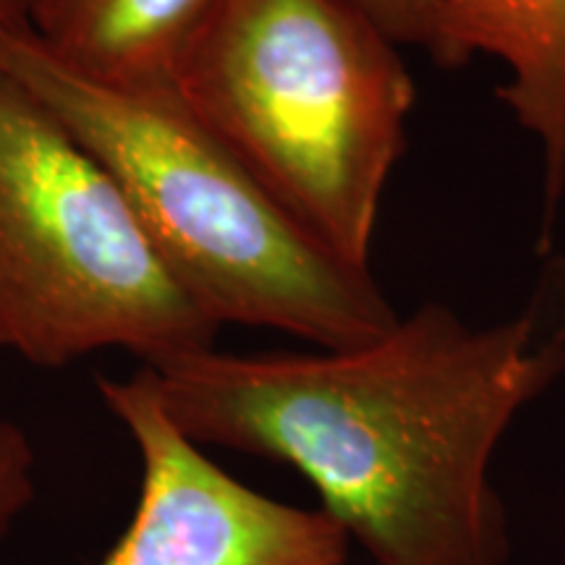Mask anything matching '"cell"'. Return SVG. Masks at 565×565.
Segmentation results:
<instances>
[{"instance_id":"obj_7","label":"cell","mask_w":565,"mask_h":565,"mask_svg":"<svg viewBox=\"0 0 565 565\" xmlns=\"http://www.w3.org/2000/svg\"><path fill=\"white\" fill-rule=\"evenodd\" d=\"M26 26L47 53L118 87L168 84L210 0H24Z\"/></svg>"},{"instance_id":"obj_10","label":"cell","mask_w":565,"mask_h":565,"mask_svg":"<svg viewBox=\"0 0 565 565\" xmlns=\"http://www.w3.org/2000/svg\"><path fill=\"white\" fill-rule=\"evenodd\" d=\"M26 24L24 0H0V34Z\"/></svg>"},{"instance_id":"obj_2","label":"cell","mask_w":565,"mask_h":565,"mask_svg":"<svg viewBox=\"0 0 565 565\" xmlns=\"http://www.w3.org/2000/svg\"><path fill=\"white\" fill-rule=\"evenodd\" d=\"M0 71L108 168L160 263L217 328L278 330L345 351L398 322L370 270L343 265L301 231L171 84L89 79L26 24L0 34Z\"/></svg>"},{"instance_id":"obj_9","label":"cell","mask_w":565,"mask_h":565,"mask_svg":"<svg viewBox=\"0 0 565 565\" xmlns=\"http://www.w3.org/2000/svg\"><path fill=\"white\" fill-rule=\"evenodd\" d=\"M38 456L19 424L0 419V542L11 534L32 505L38 482Z\"/></svg>"},{"instance_id":"obj_1","label":"cell","mask_w":565,"mask_h":565,"mask_svg":"<svg viewBox=\"0 0 565 565\" xmlns=\"http://www.w3.org/2000/svg\"><path fill=\"white\" fill-rule=\"evenodd\" d=\"M145 370L189 440L299 471L366 565H508L490 466L515 416L565 372V259L526 309L487 328L424 303L359 349L212 345Z\"/></svg>"},{"instance_id":"obj_4","label":"cell","mask_w":565,"mask_h":565,"mask_svg":"<svg viewBox=\"0 0 565 565\" xmlns=\"http://www.w3.org/2000/svg\"><path fill=\"white\" fill-rule=\"evenodd\" d=\"M108 168L0 71V349L42 370L100 351L150 366L212 349Z\"/></svg>"},{"instance_id":"obj_5","label":"cell","mask_w":565,"mask_h":565,"mask_svg":"<svg viewBox=\"0 0 565 565\" xmlns=\"http://www.w3.org/2000/svg\"><path fill=\"white\" fill-rule=\"evenodd\" d=\"M97 391L129 433L141 469L129 526L97 565L349 563V534L328 513L252 490L189 440L145 366L124 380H97Z\"/></svg>"},{"instance_id":"obj_8","label":"cell","mask_w":565,"mask_h":565,"mask_svg":"<svg viewBox=\"0 0 565 565\" xmlns=\"http://www.w3.org/2000/svg\"><path fill=\"white\" fill-rule=\"evenodd\" d=\"M356 3L393 42L424 47L437 66L448 63L443 26L445 0H356Z\"/></svg>"},{"instance_id":"obj_6","label":"cell","mask_w":565,"mask_h":565,"mask_svg":"<svg viewBox=\"0 0 565 565\" xmlns=\"http://www.w3.org/2000/svg\"><path fill=\"white\" fill-rule=\"evenodd\" d=\"M445 68L487 53L508 68L498 89L540 141L547 221L565 194V0H445Z\"/></svg>"},{"instance_id":"obj_3","label":"cell","mask_w":565,"mask_h":565,"mask_svg":"<svg viewBox=\"0 0 565 565\" xmlns=\"http://www.w3.org/2000/svg\"><path fill=\"white\" fill-rule=\"evenodd\" d=\"M168 84L301 231L370 270L416 87L356 0H210Z\"/></svg>"}]
</instances>
